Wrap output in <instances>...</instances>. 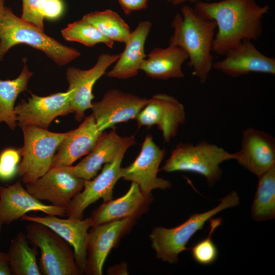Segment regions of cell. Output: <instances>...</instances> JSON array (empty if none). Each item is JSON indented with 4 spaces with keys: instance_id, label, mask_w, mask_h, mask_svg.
Returning a JSON list of instances; mask_svg holds the SVG:
<instances>
[{
    "instance_id": "obj_23",
    "label": "cell",
    "mask_w": 275,
    "mask_h": 275,
    "mask_svg": "<svg viewBox=\"0 0 275 275\" xmlns=\"http://www.w3.org/2000/svg\"><path fill=\"white\" fill-rule=\"evenodd\" d=\"M125 138L120 136L115 129L108 133L103 132L90 152L72 166L75 175L85 180L94 178L103 165L116 158Z\"/></svg>"
},
{
    "instance_id": "obj_2",
    "label": "cell",
    "mask_w": 275,
    "mask_h": 275,
    "mask_svg": "<svg viewBox=\"0 0 275 275\" xmlns=\"http://www.w3.org/2000/svg\"><path fill=\"white\" fill-rule=\"evenodd\" d=\"M181 10V14L177 13L171 22L173 34L169 45L185 51L193 75L204 84L212 69V46L216 25L214 21L199 15L189 6H183Z\"/></svg>"
},
{
    "instance_id": "obj_26",
    "label": "cell",
    "mask_w": 275,
    "mask_h": 275,
    "mask_svg": "<svg viewBox=\"0 0 275 275\" xmlns=\"http://www.w3.org/2000/svg\"><path fill=\"white\" fill-rule=\"evenodd\" d=\"M31 246L25 234L19 232L11 241L7 253L13 275H41L37 260V249Z\"/></svg>"
},
{
    "instance_id": "obj_1",
    "label": "cell",
    "mask_w": 275,
    "mask_h": 275,
    "mask_svg": "<svg viewBox=\"0 0 275 275\" xmlns=\"http://www.w3.org/2000/svg\"><path fill=\"white\" fill-rule=\"evenodd\" d=\"M193 8L202 17L215 21L217 31L212 51L221 56L242 40H257L262 33L263 18L270 9L268 5H260L256 0L200 1Z\"/></svg>"
},
{
    "instance_id": "obj_33",
    "label": "cell",
    "mask_w": 275,
    "mask_h": 275,
    "mask_svg": "<svg viewBox=\"0 0 275 275\" xmlns=\"http://www.w3.org/2000/svg\"><path fill=\"white\" fill-rule=\"evenodd\" d=\"M64 5L62 0H45L43 7L44 18L56 19L62 14Z\"/></svg>"
},
{
    "instance_id": "obj_20",
    "label": "cell",
    "mask_w": 275,
    "mask_h": 275,
    "mask_svg": "<svg viewBox=\"0 0 275 275\" xmlns=\"http://www.w3.org/2000/svg\"><path fill=\"white\" fill-rule=\"evenodd\" d=\"M20 219L43 224L64 239L73 249L76 264L78 269L84 273L89 229L92 227L90 217L85 219L69 217L61 218L47 214L44 216L24 215Z\"/></svg>"
},
{
    "instance_id": "obj_29",
    "label": "cell",
    "mask_w": 275,
    "mask_h": 275,
    "mask_svg": "<svg viewBox=\"0 0 275 275\" xmlns=\"http://www.w3.org/2000/svg\"><path fill=\"white\" fill-rule=\"evenodd\" d=\"M63 37L67 41L80 43L86 46L93 47L103 43L112 48L114 42L103 36L93 25L82 18L69 23L61 31Z\"/></svg>"
},
{
    "instance_id": "obj_28",
    "label": "cell",
    "mask_w": 275,
    "mask_h": 275,
    "mask_svg": "<svg viewBox=\"0 0 275 275\" xmlns=\"http://www.w3.org/2000/svg\"><path fill=\"white\" fill-rule=\"evenodd\" d=\"M82 18L113 42L125 43L131 31L122 18L111 9L91 12L85 15Z\"/></svg>"
},
{
    "instance_id": "obj_25",
    "label": "cell",
    "mask_w": 275,
    "mask_h": 275,
    "mask_svg": "<svg viewBox=\"0 0 275 275\" xmlns=\"http://www.w3.org/2000/svg\"><path fill=\"white\" fill-rule=\"evenodd\" d=\"M26 61L24 60L22 70L16 78L0 79V123L4 122L12 130L17 126L14 112L15 101L20 93L27 90L29 80L33 75Z\"/></svg>"
},
{
    "instance_id": "obj_7",
    "label": "cell",
    "mask_w": 275,
    "mask_h": 275,
    "mask_svg": "<svg viewBox=\"0 0 275 275\" xmlns=\"http://www.w3.org/2000/svg\"><path fill=\"white\" fill-rule=\"evenodd\" d=\"M26 236L40 250V270L44 275H80L71 246L46 226L29 222Z\"/></svg>"
},
{
    "instance_id": "obj_9",
    "label": "cell",
    "mask_w": 275,
    "mask_h": 275,
    "mask_svg": "<svg viewBox=\"0 0 275 275\" xmlns=\"http://www.w3.org/2000/svg\"><path fill=\"white\" fill-rule=\"evenodd\" d=\"M85 181L75 175L72 166H60L50 168L25 185L26 190L38 200L67 210L72 199L82 190Z\"/></svg>"
},
{
    "instance_id": "obj_3",
    "label": "cell",
    "mask_w": 275,
    "mask_h": 275,
    "mask_svg": "<svg viewBox=\"0 0 275 275\" xmlns=\"http://www.w3.org/2000/svg\"><path fill=\"white\" fill-rule=\"evenodd\" d=\"M19 44L41 51L59 66L68 64L80 56L74 48L61 44L5 6L0 13V62L11 48Z\"/></svg>"
},
{
    "instance_id": "obj_35",
    "label": "cell",
    "mask_w": 275,
    "mask_h": 275,
    "mask_svg": "<svg viewBox=\"0 0 275 275\" xmlns=\"http://www.w3.org/2000/svg\"><path fill=\"white\" fill-rule=\"evenodd\" d=\"M0 275H12L7 254L2 252H0Z\"/></svg>"
},
{
    "instance_id": "obj_15",
    "label": "cell",
    "mask_w": 275,
    "mask_h": 275,
    "mask_svg": "<svg viewBox=\"0 0 275 275\" xmlns=\"http://www.w3.org/2000/svg\"><path fill=\"white\" fill-rule=\"evenodd\" d=\"M31 94L27 101L22 100L15 106L17 125L31 124L48 129L57 117L73 113L70 104V91L43 97Z\"/></svg>"
},
{
    "instance_id": "obj_6",
    "label": "cell",
    "mask_w": 275,
    "mask_h": 275,
    "mask_svg": "<svg viewBox=\"0 0 275 275\" xmlns=\"http://www.w3.org/2000/svg\"><path fill=\"white\" fill-rule=\"evenodd\" d=\"M17 125L23 132L24 143L19 149L22 159L17 174L26 184L49 170L55 152L68 132L57 133L31 124Z\"/></svg>"
},
{
    "instance_id": "obj_21",
    "label": "cell",
    "mask_w": 275,
    "mask_h": 275,
    "mask_svg": "<svg viewBox=\"0 0 275 275\" xmlns=\"http://www.w3.org/2000/svg\"><path fill=\"white\" fill-rule=\"evenodd\" d=\"M102 133L98 130L92 114L85 117L77 128L68 132L59 145L50 168L72 166L77 159L90 152Z\"/></svg>"
},
{
    "instance_id": "obj_14",
    "label": "cell",
    "mask_w": 275,
    "mask_h": 275,
    "mask_svg": "<svg viewBox=\"0 0 275 275\" xmlns=\"http://www.w3.org/2000/svg\"><path fill=\"white\" fill-rule=\"evenodd\" d=\"M148 100L116 89L108 90L91 108L98 130L103 132L117 124L136 119Z\"/></svg>"
},
{
    "instance_id": "obj_8",
    "label": "cell",
    "mask_w": 275,
    "mask_h": 275,
    "mask_svg": "<svg viewBox=\"0 0 275 275\" xmlns=\"http://www.w3.org/2000/svg\"><path fill=\"white\" fill-rule=\"evenodd\" d=\"M136 143L134 135L126 136L116 158L105 163L101 173L90 180H85L82 190L74 197L66 210L69 217L82 219L86 209L100 199H113L114 186L121 178V164L127 150Z\"/></svg>"
},
{
    "instance_id": "obj_36",
    "label": "cell",
    "mask_w": 275,
    "mask_h": 275,
    "mask_svg": "<svg viewBox=\"0 0 275 275\" xmlns=\"http://www.w3.org/2000/svg\"><path fill=\"white\" fill-rule=\"evenodd\" d=\"M167 1L169 3L174 6L180 5L185 2H189L190 3L195 4L198 2L202 1V0H167Z\"/></svg>"
},
{
    "instance_id": "obj_32",
    "label": "cell",
    "mask_w": 275,
    "mask_h": 275,
    "mask_svg": "<svg viewBox=\"0 0 275 275\" xmlns=\"http://www.w3.org/2000/svg\"><path fill=\"white\" fill-rule=\"evenodd\" d=\"M45 0H22L21 18L44 31L43 7Z\"/></svg>"
},
{
    "instance_id": "obj_31",
    "label": "cell",
    "mask_w": 275,
    "mask_h": 275,
    "mask_svg": "<svg viewBox=\"0 0 275 275\" xmlns=\"http://www.w3.org/2000/svg\"><path fill=\"white\" fill-rule=\"evenodd\" d=\"M19 149L8 148L0 153V180H8L17 174L20 161Z\"/></svg>"
},
{
    "instance_id": "obj_19",
    "label": "cell",
    "mask_w": 275,
    "mask_h": 275,
    "mask_svg": "<svg viewBox=\"0 0 275 275\" xmlns=\"http://www.w3.org/2000/svg\"><path fill=\"white\" fill-rule=\"evenodd\" d=\"M153 200L152 194H144L137 183L132 182L124 195L103 201L92 212V226L128 218L137 220L148 211Z\"/></svg>"
},
{
    "instance_id": "obj_30",
    "label": "cell",
    "mask_w": 275,
    "mask_h": 275,
    "mask_svg": "<svg viewBox=\"0 0 275 275\" xmlns=\"http://www.w3.org/2000/svg\"><path fill=\"white\" fill-rule=\"evenodd\" d=\"M210 231L208 235L196 243L191 249V255L196 262L203 265L214 263L218 256V250L212 239L215 229L222 224L220 218H210Z\"/></svg>"
},
{
    "instance_id": "obj_4",
    "label": "cell",
    "mask_w": 275,
    "mask_h": 275,
    "mask_svg": "<svg viewBox=\"0 0 275 275\" xmlns=\"http://www.w3.org/2000/svg\"><path fill=\"white\" fill-rule=\"evenodd\" d=\"M239 202L237 193L232 191L222 199L217 206L203 213L192 214L177 227L154 228L149 238L156 258L171 264L177 263L179 255L187 249L186 245L190 239L208 220L221 211L237 206Z\"/></svg>"
},
{
    "instance_id": "obj_17",
    "label": "cell",
    "mask_w": 275,
    "mask_h": 275,
    "mask_svg": "<svg viewBox=\"0 0 275 275\" xmlns=\"http://www.w3.org/2000/svg\"><path fill=\"white\" fill-rule=\"evenodd\" d=\"M224 56L213 62L212 68L228 76L236 77L253 72L275 74V59L261 52L251 40H242Z\"/></svg>"
},
{
    "instance_id": "obj_10",
    "label": "cell",
    "mask_w": 275,
    "mask_h": 275,
    "mask_svg": "<svg viewBox=\"0 0 275 275\" xmlns=\"http://www.w3.org/2000/svg\"><path fill=\"white\" fill-rule=\"evenodd\" d=\"M166 154V150L154 142L150 135H147L141 151L128 166L120 169V177L137 183L145 194H151L155 189H166L172 186L170 181L157 177L159 166Z\"/></svg>"
},
{
    "instance_id": "obj_5",
    "label": "cell",
    "mask_w": 275,
    "mask_h": 275,
    "mask_svg": "<svg viewBox=\"0 0 275 275\" xmlns=\"http://www.w3.org/2000/svg\"><path fill=\"white\" fill-rule=\"evenodd\" d=\"M233 159V153L205 141L197 144L180 142L172 150L160 170L167 173H197L204 176L211 186L221 178V164Z\"/></svg>"
},
{
    "instance_id": "obj_11",
    "label": "cell",
    "mask_w": 275,
    "mask_h": 275,
    "mask_svg": "<svg viewBox=\"0 0 275 275\" xmlns=\"http://www.w3.org/2000/svg\"><path fill=\"white\" fill-rule=\"evenodd\" d=\"M119 57L120 54L102 53L95 65L89 69L74 67L67 69L66 78L69 84L67 90L71 92L70 104L77 121H81L85 118V111L92 107L94 85Z\"/></svg>"
},
{
    "instance_id": "obj_18",
    "label": "cell",
    "mask_w": 275,
    "mask_h": 275,
    "mask_svg": "<svg viewBox=\"0 0 275 275\" xmlns=\"http://www.w3.org/2000/svg\"><path fill=\"white\" fill-rule=\"evenodd\" d=\"M41 211L46 215L65 216L66 210L45 204L31 195L20 180L10 185L0 186V223L9 225L29 212Z\"/></svg>"
},
{
    "instance_id": "obj_38",
    "label": "cell",
    "mask_w": 275,
    "mask_h": 275,
    "mask_svg": "<svg viewBox=\"0 0 275 275\" xmlns=\"http://www.w3.org/2000/svg\"><path fill=\"white\" fill-rule=\"evenodd\" d=\"M2 224L0 223V234H1V229H2ZM0 252H1V251H0Z\"/></svg>"
},
{
    "instance_id": "obj_13",
    "label": "cell",
    "mask_w": 275,
    "mask_h": 275,
    "mask_svg": "<svg viewBox=\"0 0 275 275\" xmlns=\"http://www.w3.org/2000/svg\"><path fill=\"white\" fill-rule=\"evenodd\" d=\"M136 221L128 218L92 226L89 231L84 273L102 274L104 263L111 250L129 232Z\"/></svg>"
},
{
    "instance_id": "obj_16",
    "label": "cell",
    "mask_w": 275,
    "mask_h": 275,
    "mask_svg": "<svg viewBox=\"0 0 275 275\" xmlns=\"http://www.w3.org/2000/svg\"><path fill=\"white\" fill-rule=\"evenodd\" d=\"M233 154V160L259 177L275 166V139L263 130L246 128L239 150Z\"/></svg>"
},
{
    "instance_id": "obj_27",
    "label": "cell",
    "mask_w": 275,
    "mask_h": 275,
    "mask_svg": "<svg viewBox=\"0 0 275 275\" xmlns=\"http://www.w3.org/2000/svg\"><path fill=\"white\" fill-rule=\"evenodd\" d=\"M258 177L251 215L258 222L275 217V166Z\"/></svg>"
},
{
    "instance_id": "obj_12",
    "label": "cell",
    "mask_w": 275,
    "mask_h": 275,
    "mask_svg": "<svg viewBox=\"0 0 275 275\" xmlns=\"http://www.w3.org/2000/svg\"><path fill=\"white\" fill-rule=\"evenodd\" d=\"M184 105L174 97L163 93L153 95L136 118L138 127L156 125L166 143L176 136L185 121Z\"/></svg>"
},
{
    "instance_id": "obj_22",
    "label": "cell",
    "mask_w": 275,
    "mask_h": 275,
    "mask_svg": "<svg viewBox=\"0 0 275 275\" xmlns=\"http://www.w3.org/2000/svg\"><path fill=\"white\" fill-rule=\"evenodd\" d=\"M151 27V22L145 20L139 22L131 31L125 43L124 49L106 76L128 79L137 75L146 58L145 45Z\"/></svg>"
},
{
    "instance_id": "obj_34",
    "label": "cell",
    "mask_w": 275,
    "mask_h": 275,
    "mask_svg": "<svg viewBox=\"0 0 275 275\" xmlns=\"http://www.w3.org/2000/svg\"><path fill=\"white\" fill-rule=\"evenodd\" d=\"M149 0H118L121 7L126 15L132 12L145 9L148 7Z\"/></svg>"
},
{
    "instance_id": "obj_24",
    "label": "cell",
    "mask_w": 275,
    "mask_h": 275,
    "mask_svg": "<svg viewBox=\"0 0 275 275\" xmlns=\"http://www.w3.org/2000/svg\"><path fill=\"white\" fill-rule=\"evenodd\" d=\"M146 57L140 70L148 76L161 80L184 77L182 66L188 57L182 48L172 45L156 47Z\"/></svg>"
},
{
    "instance_id": "obj_37",
    "label": "cell",
    "mask_w": 275,
    "mask_h": 275,
    "mask_svg": "<svg viewBox=\"0 0 275 275\" xmlns=\"http://www.w3.org/2000/svg\"><path fill=\"white\" fill-rule=\"evenodd\" d=\"M4 3L5 0H0V13L2 12L5 7Z\"/></svg>"
}]
</instances>
